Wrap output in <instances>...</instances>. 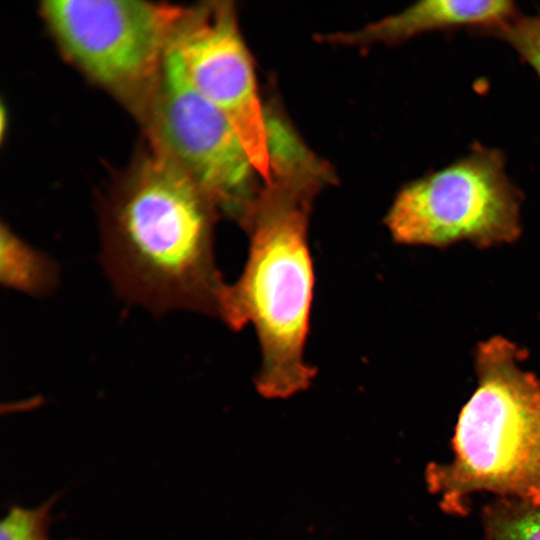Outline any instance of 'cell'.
<instances>
[{"instance_id": "6da1fadb", "label": "cell", "mask_w": 540, "mask_h": 540, "mask_svg": "<svg viewBox=\"0 0 540 540\" xmlns=\"http://www.w3.org/2000/svg\"><path fill=\"white\" fill-rule=\"evenodd\" d=\"M218 209L151 148L103 212L101 259L119 296L154 313L220 318L227 284L216 267Z\"/></svg>"}, {"instance_id": "7a4b0ae2", "label": "cell", "mask_w": 540, "mask_h": 540, "mask_svg": "<svg viewBox=\"0 0 540 540\" xmlns=\"http://www.w3.org/2000/svg\"><path fill=\"white\" fill-rule=\"evenodd\" d=\"M330 183L328 164L274 170L240 224L248 257L225 288L220 319L235 331L254 326L261 350L255 386L266 398L301 392L316 375L305 359L314 285L308 226L315 197Z\"/></svg>"}, {"instance_id": "3957f363", "label": "cell", "mask_w": 540, "mask_h": 540, "mask_svg": "<svg viewBox=\"0 0 540 540\" xmlns=\"http://www.w3.org/2000/svg\"><path fill=\"white\" fill-rule=\"evenodd\" d=\"M526 358L502 336L477 345L478 383L456 424L454 457L426 469L443 512L467 515L480 491L540 505V379L522 367Z\"/></svg>"}, {"instance_id": "277c9868", "label": "cell", "mask_w": 540, "mask_h": 540, "mask_svg": "<svg viewBox=\"0 0 540 540\" xmlns=\"http://www.w3.org/2000/svg\"><path fill=\"white\" fill-rule=\"evenodd\" d=\"M521 204L504 153L476 144L465 156L403 186L384 222L399 244L469 242L491 248L520 237Z\"/></svg>"}, {"instance_id": "5b68a950", "label": "cell", "mask_w": 540, "mask_h": 540, "mask_svg": "<svg viewBox=\"0 0 540 540\" xmlns=\"http://www.w3.org/2000/svg\"><path fill=\"white\" fill-rule=\"evenodd\" d=\"M138 112L151 148L187 175L219 212L241 224L263 180L233 126L195 89L171 46Z\"/></svg>"}, {"instance_id": "8992f818", "label": "cell", "mask_w": 540, "mask_h": 540, "mask_svg": "<svg viewBox=\"0 0 540 540\" xmlns=\"http://www.w3.org/2000/svg\"><path fill=\"white\" fill-rule=\"evenodd\" d=\"M185 8L138 0H50L41 15L64 55L139 110Z\"/></svg>"}, {"instance_id": "52a82bcc", "label": "cell", "mask_w": 540, "mask_h": 540, "mask_svg": "<svg viewBox=\"0 0 540 540\" xmlns=\"http://www.w3.org/2000/svg\"><path fill=\"white\" fill-rule=\"evenodd\" d=\"M195 89L230 122L264 182L270 176L268 110L230 1L185 8L170 45Z\"/></svg>"}, {"instance_id": "ba28073f", "label": "cell", "mask_w": 540, "mask_h": 540, "mask_svg": "<svg viewBox=\"0 0 540 540\" xmlns=\"http://www.w3.org/2000/svg\"><path fill=\"white\" fill-rule=\"evenodd\" d=\"M518 13L515 3L509 0H425L359 30L322 35L319 39L346 46L393 45L424 33L457 28L487 33Z\"/></svg>"}, {"instance_id": "9c48e42d", "label": "cell", "mask_w": 540, "mask_h": 540, "mask_svg": "<svg viewBox=\"0 0 540 540\" xmlns=\"http://www.w3.org/2000/svg\"><path fill=\"white\" fill-rule=\"evenodd\" d=\"M58 273L51 258L29 246L2 224L0 280L3 285L31 296H44L56 287Z\"/></svg>"}, {"instance_id": "30bf717a", "label": "cell", "mask_w": 540, "mask_h": 540, "mask_svg": "<svg viewBox=\"0 0 540 540\" xmlns=\"http://www.w3.org/2000/svg\"><path fill=\"white\" fill-rule=\"evenodd\" d=\"M482 526L485 540H540V505L498 497L483 508Z\"/></svg>"}, {"instance_id": "8fae6325", "label": "cell", "mask_w": 540, "mask_h": 540, "mask_svg": "<svg viewBox=\"0 0 540 540\" xmlns=\"http://www.w3.org/2000/svg\"><path fill=\"white\" fill-rule=\"evenodd\" d=\"M59 498L60 493H55L33 508L12 505L1 521L0 540H52L51 511Z\"/></svg>"}, {"instance_id": "7c38bea8", "label": "cell", "mask_w": 540, "mask_h": 540, "mask_svg": "<svg viewBox=\"0 0 540 540\" xmlns=\"http://www.w3.org/2000/svg\"><path fill=\"white\" fill-rule=\"evenodd\" d=\"M507 43L540 78V11L518 13L501 27L485 33Z\"/></svg>"}]
</instances>
